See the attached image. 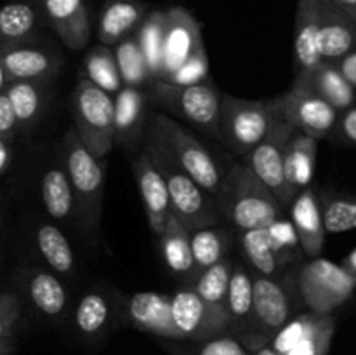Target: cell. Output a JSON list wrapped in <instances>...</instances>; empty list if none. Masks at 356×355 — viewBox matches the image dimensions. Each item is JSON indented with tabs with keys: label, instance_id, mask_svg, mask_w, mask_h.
<instances>
[{
	"label": "cell",
	"instance_id": "60d3db41",
	"mask_svg": "<svg viewBox=\"0 0 356 355\" xmlns=\"http://www.w3.org/2000/svg\"><path fill=\"white\" fill-rule=\"evenodd\" d=\"M334 331H336V319L334 315L323 313L308 336L285 355H327L332 343Z\"/></svg>",
	"mask_w": 356,
	"mask_h": 355
},
{
	"label": "cell",
	"instance_id": "f6af8a7d",
	"mask_svg": "<svg viewBox=\"0 0 356 355\" xmlns=\"http://www.w3.org/2000/svg\"><path fill=\"white\" fill-rule=\"evenodd\" d=\"M332 136L337 141L356 146V104L339 115V120H337L336 131Z\"/></svg>",
	"mask_w": 356,
	"mask_h": 355
},
{
	"label": "cell",
	"instance_id": "7dc6e473",
	"mask_svg": "<svg viewBox=\"0 0 356 355\" xmlns=\"http://www.w3.org/2000/svg\"><path fill=\"white\" fill-rule=\"evenodd\" d=\"M334 65L339 68V72L343 73L344 79H346L348 82H350V86L356 90V47L353 51L348 52L346 56H343L339 61L334 63Z\"/></svg>",
	"mask_w": 356,
	"mask_h": 355
},
{
	"label": "cell",
	"instance_id": "7402d4cb",
	"mask_svg": "<svg viewBox=\"0 0 356 355\" xmlns=\"http://www.w3.org/2000/svg\"><path fill=\"white\" fill-rule=\"evenodd\" d=\"M318 45L323 63L339 61L356 47V19L327 0H323Z\"/></svg>",
	"mask_w": 356,
	"mask_h": 355
},
{
	"label": "cell",
	"instance_id": "681fc988",
	"mask_svg": "<svg viewBox=\"0 0 356 355\" xmlns=\"http://www.w3.org/2000/svg\"><path fill=\"white\" fill-rule=\"evenodd\" d=\"M327 2L339 7L341 10H344V13L350 14L353 19H356V0H327Z\"/></svg>",
	"mask_w": 356,
	"mask_h": 355
},
{
	"label": "cell",
	"instance_id": "484cf974",
	"mask_svg": "<svg viewBox=\"0 0 356 355\" xmlns=\"http://www.w3.org/2000/svg\"><path fill=\"white\" fill-rule=\"evenodd\" d=\"M40 197L47 214L56 221L68 223L73 218L79 219L75 191L65 166H51L44 171L40 181Z\"/></svg>",
	"mask_w": 356,
	"mask_h": 355
},
{
	"label": "cell",
	"instance_id": "4fadbf2b",
	"mask_svg": "<svg viewBox=\"0 0 356 355\" xmlns=\"http://www.w3.org/2000/svg\"><path fill=\"white\" fill-rule=\"evenodd\" d=\"M177 340H207L229 329V320L209 308L195 287H183L170 296Z\"/></svg>",
	"mask_w": 356,
	"mask_h": 355
},
{
	"label": "cell",
	"instance_id": "2e32d148",
	"mask_svg": "<svg viewBox=\"0 0 356 355\" xmlns=\"http://www.w3.org/2000/svg\"><path fill=\"white\" fill-rule=\"evenodd\" d=\"M132 173H134L136 184L145 204L149 228L155 235H160L165 228L167 219L172 214L165 180L145 150L132 162Z\"/></svg>",
	"mask_w": 356,
	"mask_h": 355
},
{
	"label": "cell",
	"instance_id": "b9f144b4",
	"mask_svg": "<svg viewBox=\"0 0 356 355\" xmlns=\"http://www.w3.org/2000/svg\"><path fill=\"white\" fill-rule=\"evenodd\" d=\"M209 79V58L205 45L195 51L176 72L167 77L163 82L174 84V86H197V84L207 82Z\"/></svg>",
	"mask_w": 356,
	"mask_h": 355
},
{
	"label": "cell",
	"instance_id": "ee69618b",
	"mask_svg": "<svg viewBox=\"0 0 356 355\" xmlns=\"http://www.w3.org/2000/svg\"><path fill=\"white\" fill-rule=\"evenodd\" d=\"M19 132V125H17L16 113L13 110L9 97L6 93L0 94V138H6L13 141Z\"/></svg>",
	"mask_w": 356,
	"mask_h": 355
},
{
	"label": "cell",
	"instance_id": "7a4b0ae2",
	"mask_svg": "<svg viewBox=\"0 0 356 355\" xmlns=\"http://www.w3.org/2000/svg\"><path fill=\"white\" fill-rule=\"evenodd\" d=\"M145 136L155 141L207 194L212 197L219 194L225 178L221 164L176 118L165 113H153Z\"/></svg>",
	"mask_w": 356,
	"mask_h": 355
},
{
	"label": "cell",
	"instance_id": "ffe728a7",
	"mask_svg": "<svg viewBox=\"0 0 356 355\" xmlns=\"http://www.w3.org/2000/svg\"><path fill=\"white\" fill-rule=\"evenodd\" d=\"M21 289L31 305L51 320L63 319L70 305V296L65 284L52 270L30 267L17 274Z\"/></svg>",
	"mask_w": 356,
	"mask_h": 355
},
{
	"label": "cell",
	"instance_id": "836d02e7",
	"mask_svg": "<svg viewBox=\"0 0 356 355\" xmlns=\"http://www.w3.org/2000/svg\"><path fill=\"white\" fill-rule=\"evenodd\" d=\"M136 38L148 65L149 75L159 80L163 68V40H165V10H152L146 14L136 31Z\"/></svg>",
	"mask_w": 356,
	"mask_h": 355
},
{
	"label": "cell",
	"instance_id": "8992f818",
	"mask_svg": "<svg viewBox=\"0 0 356 355\" xmlns=\"http://www.w3.org/2000/svg\"><path fill=\"white\" fill-rule=\"evenodd\" d=\"M72 115L80 141L104 159L115 146V96L82 77L72 93Z\"/></svg>",
	"mask_w": 356,
	"mask_h": 355
},
{
	"label": "cell",
	"instance_id": "5bb4252c",
	"mask_svg": "<svg viewBox=\"0 0 356 355\" xmlns=\"http://www.w3.org/2000/svg\"><path fill=\"white\" fill-rule=\"evenodd\" d=\"M0 58L7 80L10 82H42L45 84L59 72V56L54 51L28 42L0 45Z\"/></svg>",
	"mask_w": 356,
	"mask_h": 355
},
{
	"label": "cell",
	"instance_id": "ac0fdd59",
	"mask_svg": "<svg viewBox=\"0 0 356 355\" xmlns=\"http://www.w3.org/2000/svg\"><path fill=\"white\" fill-rule=\"evenodd\" d=\"M291 223L298 235L302 254L309 260L318 258L325 244V223H323L322 202L312 187L305 188L291 204Z\"/></svg>",
	"mask_w": 356,
	"mask_h": 355
},
{
	"label": "cell",
	"instance_id": "d6a6232c",
	"mask_svg": "<svg viewBox=\"0 0 356 355\" xmlns=\"http://www.w3.org/2000/svg\"><path fill=\"white\" fill-rule=\"evenodd\" d=\"M13 110L16 113L19 131H30L40 118L47 94L42 82H10L6 89Z\"/></svg>",
	"mask_w": 356,
	"mask_h": 355
},
{
	"label": "cell",
	"instance_id": "9c48e42d",
	"mask_svg": "<svg viewBox=\"0 0 356 355\" xmlns=\"http://www.w3.org/2000/svg\"><path fill=\"white\" fill-rule=\"evenodd\" d=\"M240 242L254 271L266 277L280 278L291 265L305 256L294 226L285 219L266 228L242 232Z\"/></svg>",
	"mask_w": 356,
	"mask_h": 355
},
{
	"label": "cell",
	"instance_id": "e575fe53",
	"mask_svg": "<svg viewBox=\"0 0 356 355\" xmlns=\"http://www.w3.org/2000/svg\"><path fill=\"white\" fill-rule=\"evenodd\" d=\"M233 242V232L228 228H219L218 225L191 232V251L198 274L228 258V251L232 249Z\"/></svg>",
	"mask_w": 356,
	"mask_h": 355
},
{
	"label": "cell",
	"instance_id": "8fae6325",
	"mask_svg": "<svg viewBox=\"0 0 356 355\" xmlns=\"http://www.w3.org/2000/svg\"><path fill=\"white\" fill-rule=\"evenodd\" d=\"M278 104L285 120L318 141L336 131L339 111L302 84L294 82L287 94L278 97Z\"/></svg>",
	"mask_w": 356,
	"mask_h": 355
},
{
	"label": "cell",
	"instance_id": "1f68e13d",
	"mask_svg": "<svg viewBox=\"0 0 356 355\" xmlns=\"http://www.w3.org/2000/svg\"><path fill=\"white\" fill-rule=\"evenodd\" d=\"M233 268L235 263L229 258H225L219 263L202 270L193 281L195 291L207 303L209 308L228 320V289Z\"/></svg>",
	"mask_w": 356,
	"mask_h": 355
},
{
	"label": "cell",
	"instance_id": "f1b7e54d",
	"mask_svg": "<svg viewBox=\"0 0 356 355\" xmlns=\"http://www.w3.org/2000/svg\"><path fill=\"white\" fill-rule=\"evenodd\" d=\"M44 17L40 3L16 0L0 7V45L30 42Z\"/></svg>",
	"mask_w": 356,
	"mask_h": 355
},
{
	"label": "cell",
	"instance_id": "30bf717a",
	"mask_svg": "<svg viewBox=\"0 0 356 355\" xmlns=\"http://www.w3.org/2000/svg\"><path fill=\"white\" fill-rule=\"evenodd\" d=\"M296 131L298 129L285 120L280 111V117L271 125L266 138L249 155L243 157V164L273 191L284 209L291 207L294 200L285 178V148Z\"/></svg>",
	"mask_w": 356,
	"mask_h": 355
},
{
	"label": "cell",
	"instance_id": "4316f807",
	"mask_svg": "<svg viewBox=\"0 0 356 355\" xmlns=\"http://www.w3.org/2000/svg\"><path fill=\"white\" fill-rule=\"evenodd\" d=\"M294 82L309 87L313 93L332 104L339 113L356 104V90L350 86V82L344 79L343 73L334 63H322L318 68L312 70V72L296 75Z\"/></svg>",
	"mask_w": 356,
	"mask_h": 355
},
{
	"label": "cell",
	"instance_id": "7c38bea8",
	"mask_svg": "<svg viewBox=\"0 0 356 355\" xmlns=\"http://www.w3.org/2000/svg\"><path fill=\"white\" fill-rule=\"evenodd\" d=\"M252 281L254 319L250 329H256L257 340H263V336L271 340L291 320L294 310L292 291L298 287H291L282 277H266L257 271L252 274Z\"/></svg>",
	"mask_w": 356,
	"mask_h": 355
},
{
	"label": "cell",
	"instance_id": "3957f363",
	"mask_svg": "<svg viewBox=\"0 0 356 355\" xmlns=\"http://www.w3.org/2000/svg\"><path fill=\"white\" fill-rule=\"evenodd\" d=\"M63 166L72 181L79 205V221L89 235L97 239L103 212L104 183H106V164L97 159L80 141L75 129H68L61 143Z\"/></svg>",
	"mask_w": 356,
	"mask_h": 355
},
{
	"label": "cell",
	"instance_id": "e0dca14e",
	"mask_svg": "<svg viewBox=\"0 0 356 355\" xmlns=\"http://www.w3.org/2000/svg\"><path fill=\"white\" fill-rule=\"evenodd\" d=\"M42 13L63 44L72 51L87 47L92 33L86 0H40Z\"/></svg>",
	"mask_w": 356,
	"mask_h": 355
},
{
	"label": "cell",
	"instance_id": "c3c4849f",
	"mask_svg": "<svg viewBox=\"0 0 356 355\" xmlns=\"http://www.w3.org/2000/svg\"><path fill=\"white\" fill-rule=\"evenodd\" d=\"M13 162V141L0 138V176L9 169Z\"/></svg>",
	"mask_w": 356,
	"mask_h": 355
},
{
	"label": "cell",
	"instance_id": "d590c367",
	"mask_svg": "<svg viewBox=\"0 0 356 355\" xmlns=\"http://www.w3.org/2000/svg\"><path fill=\"white\" fill-rule=\"evenodd\" d=\"M83 77L111 96L120 93L124 87L115 59V51H111L110 45L99 44L87 52L83 59Z\"/></svg>",
	"mask_w": 356,
	"mask_h": 355
},
{
	"label": "cell",
	"instance_id": "11a10c76",
	"mask_svg": "<svg viewBox=\"0 0 356 355\" xmlns=\"http://www.w3.org/2000/svg\"><path fill=\"white\" fill-rule=\"evenodd\" d=\"M0 223H2V212H0ZM0 249H2V230H0Z\"/></svg>",
	"mask_w": 356,
	"mask_h": 355
},
{
	"label": "cell",
	"instance_id": "bcb514c9",
	"mask_svg": "<svg viewBox=\"0 0 356 355\" xmlns=\"http://www.w3.org/2000/svg\"><path fill=\"white\" fill-rule=\"evenodd\" d=\"M198 355H247V352L233 338H214L202 345Z\"/></svg>",
	"mask_w": 356,
	"mask_h": 355
},
{
	"label": "cell",
	"instance_id": "f35d334b",
	"mask_svg": "<svg viewBox=\"0 0 356 355\" xmlns=\"http://www.w3.org/2000/svg\"><path fill=\"white\" fill-rule=\"evenodd\" d=\"M320 202L327 233L336 235L356 228V195H325Z\"/></svg>",
	"mask_w": 356,
	"mask_h": 355
},
{
	"label": "cell",
	"instance_id": "52a82bcc",
	"mask_svg": "<svg viewBox=\"0 0 356 355\" xmlns=\"http://www.w3.org/2000/svg\"><path fill=\"white\" fill-rule=\"evenodd\" d=\"M296 287L306 308L332 315L334 310L343 306L353 296L356 277L343 265L318 256L298 268Z\"/></svg>",
	"mask_w": 356,
	"mask_h": 355
},
{
	"label": "cell",
	"instance_id": "8d00e7d4",
	"mask_svg": "<svg viewBox=\"0 0 356 355\" xmlns=\"http://www.w3.org/2000/svg\"><path fill=\"white\" fill-rule=\"evenodd\" d=\"M73 320L80 334L96 338L103 333L111 320V303L103 292L89 291L76 303Z\"/></svg>",
	"mask_w": 356,
	"mask_h": 355
},
{
	"label": "cell",
	"instance_id": "5b68a950",
	"mask_svg": "<svg viewBox=\"0 0 356 355\" xmlns=\"http://www.w3.org/2000/svg\"><path fill=\"white\" fill-rule=\"evenodd\" d=\"M278 117H280L278 97L263 101L242 100V97L222 94L218 138L232 152L243 159L266 138Z\"/></svg>",
	"mask_w": 356,
	"mask_h": 355
},
{
	"label": "cell",
	"instance_id": "277c9868",
	"mask_svg": "<svg viewBox=\"0 0 356 355\" xmlns=\"http://www.w3.org/2000/svg\"><path fill=\"white\" fill-rule=\"evenodd\" d=\"M145 150L163 176L169 190L172 214L190 232L216 226L221 219L216 198L191 180L155 141L145 136Z\"/></svg>",
	"mask_w": 356,
	"mask_h": 355
},
{
	"label": "cell",
	"instance_id": "db71d44e",
	"mask_svg": "<svg viewBox=\"0 0 356 355\" xmlns=\"http://www.w3.org/2000/svg\"><path fill=\"white\" fill-rule=\"evenodd\" d=\"M257 355H278V354L271 347H264L257 350Z\"/></svg>",
	"mask_w": 356,
	"mask_h": 355
},
{
	"label": "cell",
	"instance_id": "6da1fadb",
	"mask_svg": "<svg viewBox=\"0 0 356 355\" xmlns=\"http://www.w3.org/2000/svg\"><path fill=\"white\" fill-rule=\"evenodd\" d=\"M214 198L222 218L232 221L240 232L266 228L284 219V207L273 191L243 162L232 164L225 171Z\"/></svg>",
	"mask_w": 356,
	"mask_h": 355
},
{
	"label": "cell",
	"instance_id": "f546056e",
	"mask_svg": "<svg viewBox=\"0 0 356 355\" xmlns=\"http://www.w3.org/2000/svg\"><path fill=\"white\" fill-rule=\"evenodd\" d=\"M229 329L245 336L254 319V281L243 265H235L228 289Z\"/></svg>",
	"mask_w": 356,
	"mask_h": 355
},
{
	"label": "cell",
	"instance_id": "d4e9b609",
	"mask_svg": "<svg viewBox=\"0 0 356 355\" xmlns=\"http://www.w3.org/2000/svg\"><path fill=\"white\" fill-rule=\"evenodd\" d=\"M159 237L163 261L170 274L193 282L198 275V270L195 265L193 251H191L190 230L176 216L170 214L165 223V228Z\"/></svg>",
	"mask_w": 356,
	"mask_h": 355
},
{
	"label": "cell",
	"instance_id": "7bdbcfd3",
	"mask_svg": "<svg viewBox=\"0 0 356 355\" xmlns=\"http://www.w3.org/2000/svg\"><path fill=\"white\" fill-rule=\"evenodd\" d=\"M23 303L13 291L0 289V343L14 341V333L21 320Z\"/></svg>",
	"mask_w": 356,
	"mask_h": 355
},
{
	"label": "cell",
	"instance_id": "d6986e66",
	"mask_svg": "<svg viewBox=\"0 0 356 355\" xmlns=\"http://www.w3.org/2000/svg\"><path fill=\"white\" fill-rule=\"evenodd\" d=\"M323 0H298L294 28L296 75L312 72L322 65L320 56V23Z\"/></svg>",
	"mask_w": 356,
	"mask_h": 355
},
{
	"label": "cell",
	"instance_id": "74e56055",
	"mask_svg": "<svg viewBox=\"0 0 356 355\" xmlns=\"http://www.w3.org/2000/svg\"><path fill=\"white\" fill-rule=\"evenodd\" d=\"M115 59H117L118 72H120L124 86L141 89L148 80L153 82L136 35L134 37L131 35V37L124 38V40L115 45Z\"/></svg>",
	"mask_w": 356,
	"mask_h": 355
},
{
	"label": "cell",
	"instance_id": "ab89813d",
	"mask_svg": "<svg viewBox=\"0 0 356 355\" xmlns=\"http://www.w3.org/2000/svg\"><path fill=\"white\" fill-rule=\"evenodd\" d=\"M323 313H316L308 310L305 313H299L294 319L289 320L273 338H271L270 347L277 352L278 355H285L287 352H291L296 345L301 343L306 336L309 334V331L315 327V324L318 322L320 317Z\"/></svg>",
	"mask_w": 356,
	"mask_h": 355
},
{
	"label": "cell",
	"instance_id": "9a60e30c",
	"mask_svg": "<svg viewBox=\"0 0 356 355\" xmlns=\"http://www.w3.org/2000/svg\"><path fill=\"white\" fill-rule=\"evenodd\" d=\"M200 47H204V40L197 19L184 7H170L165 10L163 68L159 80L172 75Z\"/></svg>",
	"mask_w": 356,
	"mask_h": 355
},
{
	"label": "cell",
	"instance_id": "816d5d0a",
	"mask_svg": "<svg viewBox=\"0 0 356 355\" xmlns=\"http://www.w3.org/2000/svg\"><path fill=\"white\" fill-rule=\"evenodd\" d=\"M7 86H9V80H7L6 70H3V65H2V58H0V94L6 93Z\"/></svg>",
	"mask_w": 356,
	"mask_h": 355
},
{
	"label": "cell",
	"instance_id": "83f0119b",
	"mask_svg": "<svg viewBox=\"0 0 356 355\" xmlns=\"http://www.w3.org/2000/svg\"><path fill=\"white\" fill-rule=\"evenodd\" d=\"M318 155V139L296 131L285 148V178L292 197L312 184L315 176V162Z\"/></svg>",
	"mask_w": 356,
	"mask_h": 355
},
{
	"label": "cell",
	"instance_id": "cb8c5ba5",
	"mask_svg": "<svg viewBox=\"0 0 356 355\" xmlns=\"http://www.w3.org/2000/svg\"><path fill=\"white\" fill-rule=\"evenodd\" d=\"M146 120V96L138 87L124 86L115 94V145L134 148Z\"/></svg>",
	"mask_w": 356,
	"mask_h": 355
},
{
	"label": "cell",
	"instance_id": "603a6c76",
	"mask_svg": "<svg viewBox=\"0 0 356 355\" xmlns=\"http://www.w3.org/2000/svg\"><path fill=\"white\" fill-rule=\"evenodd\" d=\"M148 14V6L141 0H106L97 19L99 44L117 45L138 31Z\"/></svg>",
	"mask_w": 356,
	"mask_h": 355
},
{
	"label": "cell",
	"instance_id": "f5cc1de1",
	"mask_svg": "<svg viewBox=\"0 0 356 355\" xmlns=\"http://www.w3.org/2000/svg\"><path fill=\"white\" fill-rule=\"evenodd\" d=\"M14 352H16L14 341H6V343H0V355H13Z\"/></svg>",
	"mask_w": 356,
	"mask_h": 355
},
{
	"label": "cell",
	"instance_id": "f907efd6",
	"mask_svg": "<svg viewBox=\"0 0 356 355\" xmlns=\"http://www.w3.org/2000/svg\"><path fill=\"white\" fill-rule=\"evenodd\" d=\"M343 267L346 268L348 271H351V274H353L355 277H356V249L351 251V253L348 254L346 258H344V261H343Z\"/></svg>",
	"mask_w": 356,
	"mask_h": 355
},
{
	"label": "cell",
	"instance_id": "4dcf8cb0",
	"mask_svg": "<svg viewBox=\"0 0 356 355\" xmlns=\"http://www.w3.org/2000/svg\"><path fill=\"white\" fill-rule=\"evenodd\" d=\"M37 249L54 274L72 277L75 274V254L65 233L54 223H40L35 230Z\"/></svg>",
	"mask_w": 356,
	"mask_h": 355
},
{
	"label": "cell",
	"instance_id": "ba28073f",
	"mask_svg": "<svg viewBox=\"0 0 356 355\" xmlns=\"http://www.w3.org/2000/svg\"><path fill=\"white\" fill-rule=\"evenodd\" d=\"M152 100L172 115L218 136L222 94L211 82L197 86H174L163 80L152 82Z\"/></svg>",
	"mask_w": 356,
	"mask_h": 355
},
{
	"label": "cell",
	"instance_id": "44dd1931",
	"mask_svg": "<svg viewBox=\"0 0 356 355\" xmlns=\"http://www.w3.org/2000/svg\"><path fill=\"white\" fill-rule=\"evenodd\" d=\"M127 319L138 329L156 334V336L177 340L170 296L152 291L136 292L127 301Z\"/></svg>",
	"mask_w": 356,
	"mask_h": 355
}]
</instances>
